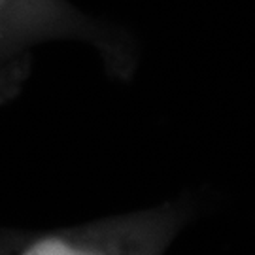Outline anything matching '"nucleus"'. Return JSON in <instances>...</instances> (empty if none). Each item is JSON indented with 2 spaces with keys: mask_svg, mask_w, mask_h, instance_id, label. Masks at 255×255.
<instances>
[{
  "mask_svg": "<svg viewBox=\"0 0 255 255\" xmlns=\"http://www.w3.org/2000/svg\"><path fill=\"white\" fill-rule=\"evenodd\" d=\"M116 244V242H114ZM17 255H125L108 238L97 235H47L23 248Z\"/></svg>",
  "mask_w": 255,
  "mask_h": 255,
  "instance_id": "nucleus-1",
  "label": "nucleus"
}]
</instances>
